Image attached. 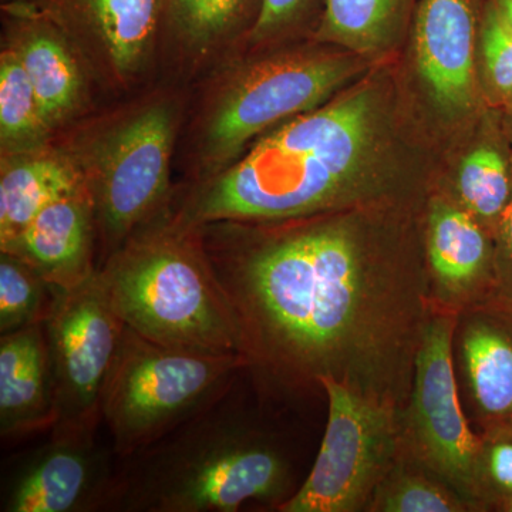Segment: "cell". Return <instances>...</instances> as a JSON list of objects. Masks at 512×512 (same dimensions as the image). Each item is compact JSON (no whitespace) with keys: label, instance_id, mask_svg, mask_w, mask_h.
I'll list each match as a JSON object with an SVG mask.
<instances>
[{"label":"cell","instance_id":"6da1fadb","mask_svg":"<svg viewBox=\"0 0 512 512\" xmlns=\"http://www.w3.org/2000/svg\"><path fill=\"white\" fill-rule=\"evenodd\" d=\"M323 215L200 225L247 370L275 399L332 379L404 413L433 313L426 252L380 249L362 222Z\"/></svg>","mask_w":512,"mask_h":512},{"label":"cell","instance_id":"7a4b0ae2","mask_svg":"<svg viewBox=\"0 0 512 512\" xmlns=\"http://www.w3.org/2000/svg\"><path fill=\"white\" fill-rule=\"evenodd\" d=\"M375 128V94L367 89L303 113L208 181L174 220L188 227L296 220L363 200Z\"/></svg>","mask_w":512,"mask_h":512},{"label":"cell","instance_id":"3957f363","mask_svg":"<svg viewBox=\"0 0 512 512\" xmlns=\"http://www.w3.org/2000/svg\"><path fill=\"white\" fill-rule=\"evenodd\" d=\"M227 397V396H225ZM224 399L187 421L119 471L113 507L143 512H237L278 507L291 493V467L261 431Z\"/></svg>","mask_w":512,"mask_h":512},{"label":"cell","instance_id":"277c9868","mask_svg":"<svg viewBox=\"0 0 512 512\" xmlns=\"http://www.w3.org/2000/svg\"><path fill=\"white\" fill-rule=\"evenodd\" d=\"M128 329L168 348L241 355L242 339L198 227L157 218L99 268Z\"/></svg>","mask_w":512,"mask_h":512},{"label":"cell","instance_id":"5b68a950","mask_svg":"<svg viewBox=\"0 0 512 512\" xmlns=\"http://www.w3.org/2000/svg\"><path fill=\"white\" fill-rule=\"evenodd\" d=\"M247 369L244 356L168 348L126 326L101 406L114 454L128 458L164 439L224 399Z\"/></svg>","mask_w":512,"mask_h":512},{"label":"cell","instance_id":"8992f818","mask_svg":"<svg viewBox=\"0 0 512 512\" xmlns=\"http://www.w3.org/2000/svg\"><path fill=\"white\" fill-rule=\"evenodd\" d=\"M328 424L311 473L281 512H365L377 485L403 453V413L335 380L320 382Z\"/></svg>","mask_w":512,"mask_h":512},{"label":"cell","instance_id":"52a82bcc","mask_svg":"<svg viewBox=\"0 0 512 512\" xmlns=\"http://www.w3.org/2000/svg\"><path fill=\"white\" fill-rule=\"evenodd\" d=\"M453 313L433 308L417 353L403 413L404 448L456 490L471 511H485L480 483V434L471 426L453 363Z\"/></svg>","mask_w":512,"mask_h":512},{"label":"cell","instance_id":"ba28073f","mask_svg":"<svg viewBox=\"0 0 512 512\" xmlns=\"http://www.w3.org/2000/svg\"><path fill=\"white\" fill-rule=\"evenodd\" d=\"M43 328L56 409L50 433L97 431L104 389L126 329L99 271L76 288L56 289Z\"/></svg>","mask_w":512,"mask_h":512},{"label":"cell","instance_id":"9c48e42d","mask_svg":"<svg viewBox=\"0 0 512 512\" xmlns=\"http://www.w3.org/2000/svg\"><path fill=\"white\" fill-rule=\"evenodd\" d=\"M173 138V110L167 104H151L97 144L84 180L106 259L156 220L167 195Z\"/></svg>","mask_w":512,"mask_h":512},{"label":"cell","instance_id":"30bf717a","mask_svg":"<svg viewBox=\"0 0 512 512\" xmlns=\"http://www.w3.org/2000/svg\"><path fill=\"white\" fill-rule=\"evenodd\" d=\"M355 72L348 57L299 53L249 69L225 90L205 127L210 168L238 154L248 140L286 117L315 110Z\"/></svg>","mask_w":512,"mask_h":512},{"label":"cell","instance_id":"8fae6325","mask_svg":"<svg viewBox=\"0 0 512 512\" xmlns=\"http://www.w3.org/2000/svg\"><path fill=\"white\" fill-rule=\"evenodd\" d=\"M453 363L478 434L512 427V298L495 292L456 316Z\"/></svg>","mask_w":512,"mask_h":512},{"label":"cell","instance_id":"7c38bea8","mask_svg":"<svg viewBox=\"0 0 512 512\" xmlns=\"http://www.w3.org/2000/svg\"><path fill=\"white\" fill-rule=\"evenodd\" d=\"M25 461L2 504L6 512H79L113 507L119 471L96 431L52 433Z\"/></svg>","mask_w":512,"mask_h":512},{"label":"cell","instance_id":"4fadbf2b","mask_svg":"<svg viewBox=\"0 0 512 512\" xmlns=\"http://www.w3.org/2000/svg\"><path fill=\"white\" fill-rule=\"evenodd\" d=\"M424 252L437 311L457 315L497 292L493 238L461 205L431 202Z\"/></svg>","mask_w":512,"mask_h":512},{"label":"cell","instance_id":"5bb4252c","mask_svg":"<svg viewBox=\"0 0 512 512\" xmlns=\"http://www.w3.org/2000/svg\"><path fill=\"white\" fill-rule=\"evenodd\" d=\"M476 0H419L414 46L421 79L448 114L468 111L476 101L474 42Z\"/></svg>","mask_w":512,"mask_h":512},{"label":"cell","instance_id":"9a60e30c","mask_svg":"<svg viewBox=\"0 0 512 512\" xmlns=\"http://www.w3.org/2000/svg\"><path fill=\"white\" fill-rule=\"evenodd\" d=\"M96 220L87 184L46 205L2 252L18 256L57 289L92 278Z\"/></svg>","mask_w":512,"mask_h":512},{"label":"cell","instance_id":"2e32d148","mask_svg":"<svg viewBox=\"0 0 512 512\" xmlns=\"http://www.w3.org/2000/svg\"><path fill=\"white\" fill-rule=\"evenodd\" d=\"M56 423L52 372L43 323L0 338V434L16 439Z\"/></svg>","mask_w":512,"mask_h":512},{"label":"cell","instance_id":"e0dca14e","mask_svg":"<svg viewBox=\"0 0 512 512\" xmlns=\"http://www.w3.org/2000/svg\"><path fill=\"white\" fill-rule=\"evenodd\" d=\"M57 19L101 46L120 76L140 69L163 20V0H45Z\"/></svg>","mask_w":512,"mask_h":512},{"label":"cell","instance_id":"ac0fdd59","mask_svg":"<svg viewBox=\"0 0 512 512\" xmlns=\"http://www.w3.org/2000/svg\"><path fill=\"white\" fill-rule=\"evenodd\" d=\"M86 184L62 157L29 156L3 165L0 178V248L8 247L46 205Z\"/></svg>","mask_w":512,"mask_h":512},{"label":"cell","instance_id":"d6986e66","mask_svg":"<svg viewBox=\"0 0 512 512\" xmlns=\"http://www.w3.org/2000/svg\"><path fill=\"white\" fill-rule=\"evenodd\" d=\"M16 50L50 127L62 123L82 93V76L63 37L52 26L33 22Z\"/></svg>","mask_w":512,"mask_h":512},{"label":"cell","instance_id":"ffe728a7","mask_svg":"<svg viewBox=\"0 0 512 512\" xmlns=\"http://www.w3.org/2000/svg\"><path fill=\"white\" fill-rule=\"evenodd\" d=\"M410 0H323L320 37L357 53L386 46L406 15Z\"/></svg>","mask_w":512,"mask_h":512},{"label":"cell","instance_id":"44dd1931","mask_svg":"<svg viewBox=\"0 0 512 512\" xmlns=\"http://www.w3.org/2000/svg\"><path fill=\"white\" fill-rule=\"evenodd\" d=\"M367 512H473L467 501L416 458L403 453L377 485Z\"/></svg>","mask_w":512,"mask_h":512},{"label":"cell","instance_id":"7402d4cb","mask_svg":"<svg viewBox=\"0 0 512 512\" xmlns=\"http://www.w3.org/2000/svg\"><path fill=\"white\" fill-rule=\"evenodd\" d=\"M457 192L458 205L494 235L511 198V156L494 144L474 148L458 170Z\"/></svg>","mask_w":512,"mask_h":512},{"label":"cell","instance_id":"603a6c76","mask_svg":"<svg viewBox=\"0 0 512 512\" xmlns=\"http://www.w3.org/2000/svg\"><path fill=\"white\" fill-rule=\"evenodd\" d=\"M50 128L18 52L6 50L0 60V137L3 148L26 151L39 146Z\"/></svg>","mask_w":512,"mask_h":512},{"label":"cell","instance_id":"cb8c5ba5","mask_svg":"<svg viewBox=\"0 0 512 512\" xmlns=\"http://www.w3.org/2000/svg\"><path fill=\"white\" fill-rule=\"evenodd\" d=\"M46 282L18 256L0 258V335L45 322L56 296Z\"/></svg>","mask_w":512,"mask_h":512},{"label":"cell","instance_id":"d4e9b609","mask_svg":"<svg viewBox=\"0 0 512 512\" xmlns=\"http://www.w3.org/2000/svg\"><path fill=\"white\" fill-rule=\"evenodd\" d=\"M251 0H163V19L190 45L210 46L241 22Z\"/></svg>","mask_w":512,"mask_h":512},{"label":"cell","instance_id":"484cf974","mask_svg":"<svg viewBox=\"0 0 512 512\" xmlns=\"http://www.w3.org/2000/svg\"><path fill=\"white\" fill-rule=\"evenodd\" d=\"M480 483L485 511H500L512 498V427L480 434Z\"/></svg>","mask_w":512,"mask_h":512},{"label":"cell","instance_id":"4316f807","mask_svg":"<svg viewBox=\"0 0 512 512\" xmlns=\"http://www.w3.org/2000/svg\"><path fill=\"white\" fill-rule=\"evenodd\" d=\"M480 46L488 84L505 103L512 99V33L490 2L484 10Z\"/></svg>","mask_w":512,"mask_h":512},{"label":"cell","instance_id":"83f0119b","mask_svg":"<svg viewBox=\"0 0 512 512\" xmlns=\"http://www.w3.org/2000/svg\"><path fill=\"white\" fill-rule=\"evenodd\" d=\"M318 0H259L252 37L269 39L299 22Z\"/></svg>","mask_w":512,"mask_h":512},{"label":"cell","instance_id":"f1b7e54d","mask_svg":"<svg viewBox=\"0 0 512 512\" xmlns=\"http://www.w3.org/2000/svg\"><path fill=\"white\" fill-rule=\"evenodd\" d=\"M494 238L497 292L512 298V192L510 202L505 208Z\"/></svg>","mask_w":512,"mask_h":512},{"label":"cell","instance_id":"f546056e","mask_svg":"<svg viewBox=\"0 0 512 512\" xmlns=\"http://www.w3.org/2000/svg\"><path fill=\"white\" fill-rule=\"evenodd\" d=\"M490 3L503 20L505 28L512 33V0H490Z\"/></svg>","mask_w":512,"mask_h":512},{"label":"cell","instance_id":"4dcf8cb0","mask_svg":"<svg viewBox=\"0 0 512 512\" xmlns=\"http://www.w3.org/2000/svg\"><path fill=\"white\" fill-rule=\"evenodd\" d=\"M505 114H507L508 121H510V124L512 126V99L505 101Z\"/></svg>","mask_w":512,"mask_h":512},{"label":"cell","instance_id":"1f68e13d","mask_svg":"<svg viewBox=\"0 0 512 512\" xmlns=\"http://www.w3.org/2000/svg\"><path fill=\"white\" fill-rule=\"evenodd\" d=\"M500 511L512 512V498L511 500H508L507 503L503 505V507L500 508Z\"/></svg>","mask_w":512,"mask_h":512}]
</instances>
